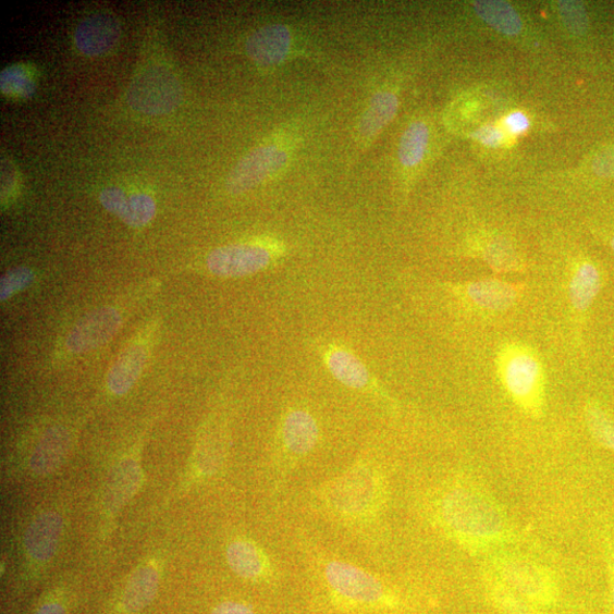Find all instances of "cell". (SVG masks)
Instances as JSON below:
<instances>
[{
    "instance_id": "1",
    "label": "cell",
    "mask_w": 614,
    "mask_h": 614,
    "mask_svg": "<svg viewBox=\"0 0 614 614\" xmlns=\"http://www.w3.org/2000/svg\"><path fill=\"white\" fill-rule=\"evenodd\" d=\"M439 518L452 539L471 551L511 541L514 531L500 506L472 486H455L439 504Z\"/></svg>"
},
{
    "instance_id": "2",
    "label": "cell",
    "mask_w": 614,
    "mask_h": 614,
    "mask_svg": "<svg viewBox=\"0 0 614 614\" xmlns=\"http://www.w3.org/2000/svg\"><path fill=\"white\" fill-rule=\"evenodd\" d=\"M496 371L508 397L526 415L540 418L545 406V372L541 357L521 343H507L496 355Z\"/></svg>"
},
{
    "instance_id": "3",
    "label": "cell",
    "mask_w": 614,
    "mask_h": 614,
    "mask_svg": "<svg viewBox=\"0 0 614 614\" xmlns=\"http://www.w3.org/2000/svg\"><path fill=\"white\" fill-rule=\"evenodd\" d=\"M382 483L371 468L361 466L345 472L329 486L327 502L344 518H366L374 514L382 500Z\"/></svg>"
},
{
    "instance_id": "4",
    "label": "cell",
    "mask_w": 614,
    "mask_h": 614,
    "mask_svg": "<svg viewBox=\"0 0 614 614\" xmlns=\"http://www.w3.org/2000/svg\"><path fill=\"white\" fill-rule=\"evenodd\" d=\"M285 254V245L271 238L233 244L213 249L208 256L207 267L219 278H243L267 270Z\"/></svg>"
},
{
    "instance_id": "5",
    "label": "cell",
    "mask_w": 614,
    "mask_h": 614,
    "mask_svg": "<svg viewBox=\"0 0 614 614\" xmlns=\"http://www.w3.org/2000/svg\"><path fill=\"white\" fill-rule=\"evenodd\" d=\"M324 576L332 591L355 604L381 606L392 603L385 585L352 563L330 561L324 567Z\"/></svg>"
},
{
    "instance_id": "6",
    "label": "cell",
    "mask_w": 614,
    "mask_h": 614,
    "mask_svg": "<svg viewBox=\"0 0 614 614\" xmlns=\"http://www.w3.org/2000/svg\"><path fill=\"white\" fill-rule=\"evenodd\" d=\"M492 565L511 590L542 603L553 599V578L540 563L517 554H501L493 557Z\"/></svg>"
},
{
    "instance_id": "7",
    "label": "cell",
    "mask_w": 614,
    "mask_h": 614,
    "mask_svg": "<svg viewBox=\"0 0 614 614\" xmlns=\"http://www.w3.org/2000/svg\"><path fill=\"white\" fill-rule=\"evenodd\" d=\"M317 352L328 371L344 386L389 403L392 402L388 392L383 390L361 358L349 348L343 344L324 341L317 343Z\"/></svg>"
},
{
    "instance_id": "8",
    "label": "cell",
    "mask_w": 614,
    "mask_h": 614,
    "mask_svg": "<svg viewBox=\"0 0 614 614\" xmlns=\"http://www.w3.org/2000/svg\"><path fill=\"white\" fill-rule=\"evenodd\" d=\"M320 428L310 412L291 407L281 417L278 429V454L280 467L288 470L309 455L318 445Z\"/></svg>"
},
{
    "instance_id": "9",
    "label": "cell",
    "mask_w": 614,
    "mask_h": 614,
    "mask_svg": "<svg viewBox=\"0 0 614 614\" xmlns=\"http://www.w3.org/2000/svg\"><path fill=\"white\" fill-rule=\"evenodd\" d=\"M181 100V84L163 67H152L143 72L127 93V101L132 108L151 115L173 111Z\"/></svg>"
},
{
    "instance_id": "10",
    "label": "cell",
    "mask_w": 614,
    "mask_h": 614,
    "mask_svg": "<svg viewBox=\"0 0 614 614\" xmlns=\"http://www.w3.org/2000/svg\"><path fill=\"white\" fill-rule=\"evenodd\" d=\"M447 290L469 309L480 314H502L515 306L526 286L500 279H480L449 284Z\"/></svg>"
},
{
    "instance_id": "11",
    "label": "cell",
    "mask_w": 614,
    "mask_h": 614,
    "mask_svg": "<svg viewBox=\"0 0 614 614\" xmlns=\"http://www.w3.org/2000/svg\"><path fill=\"white\" fill-rule=\"evenodd\" d=\"M290 162L288 150L277 144H267L250 150L228 175L229 194L241 195L263 184Z\"/></svg>"
},
{
    "instance_id": "12",
    "label": "cell",
    "mask_w": 614,
    "mask_h": 614,
    "mask_svg": "<svg viewBox=\"0 0 614 614\" xmlns=\"http://www.w3.org/2000/svg\"><path fill=\"white\" fill-rule=\"evenodd\" d=\"M121 324L122 316L114 307H101L71 329L66 347L74 354L91 352L113 339Z\"/></svg>"
},
{
    "instance_id": "13",
    "label": "cell",
    "mask_w": 614,
    "mask_h": 614,
    "mask_svg": "<svg viewBox=\"0 0 614 614\" xmlns=\"http://www.w3.org/2000/svg\"><path fill=\"white\" fill-rule=\"evenodd\" d=\"M292 33L285 24H269L256 30L246 41L248 58L262 67L283 63L292 47Z\"/></svg>"
},
{
    "instance_id": "14",
    "label": "cell",
    "mask_w": 614,
    "mask_h": 614,
    "mask_svg": "<svg viewBox=\"0 0 614 614\" xmlns=\"http://www.w3.org/2000/svg\"><path fill=\"white\" fill-rule=\"evenodd\" d=\"M121 27L110 14H94L81 22L74 34V42L83 54L100 57L110 51L119 41Z\"/></svg>"
},
{
    "instance_id": "15",
    "label": "cell",
    "mask_w": 614,
    "mask_h": 614,
    "mask_svg": "<svg viewBox=\"0 0 614 614\" xmlns=\"http://www.w3.org/2000/svg\"><path fill=\"white\" fill-rule=\"evenodd\" d=\"M99 200L106 210L133 228L148 224L157 213L156 200L143 193L127 196L121 189L110 187L100 193Z\"/></svg>"
},
{
    "instance_id": "16",
    "label": "cell",
    "mask_w": 614,
    "mask_h": 614,
    "mask_svg": "<svg viewBox=\"0 0 614 614\" xmlns=\"http://www.w3.org/2000/svg\"><path fill=\"white\" fill-rule=\"evenodd\" d=\"M62 532V517L53 511L44 512L25 531V551L35 561L46 562L57 553Z\"/></svg>"
},
{
    "instance_id": "17",
    "label": "cell",
    "mask_w": 614,
    "mask_h": 614,
    "mask_svg": "<svg viewBox=\"0 0 614 614\" xmlns=\"http://www.w3.org/2000/svg\"><path fill=\"white\" fill-rule=\"evenodd\" d=\"M603 286L600 269L592 262L577 263L569 278V300L574 311L584 316L591 309Z\"/></svg>"
},
{
    "instance_id": "18",
    "label": "cell",
    "mask_w": 614,
    "mask_h": 614,
    "mask_svg": "<svg viewBox=\"0 0 614 614\" xmlns=\"http://www.w3.org/2000/svg\"><path fill=\"white\" fill-rule=\"evenodd\" d=\"M229 567L240 577L248 580H260L271 575L268 557L253 542L237 540L226 549Z\"/></svg>"
},
{
    "instance_id": "19",
    "label": "cell",
    "mask_w": 614,
    "mask_h": 614,
    "mask_svg": "<svg viewBox=\"0 0 614 614\" xmlns=\"http://www.w3.org/2000/svg\"><path fill=\"white\" fill-rule=\"evenodd\" d=\"M147 360V351L142 344L127 346L116 358L108 374V388L118 396L125 395L139 379Z\"/></svg>"
},
{
    "instance_id": "20",
    "label": "cell",
    "mask_w": 614,
    "mask_h": 614,
    "mask_svg": "<svg viewBox=\"0 0 614 614\" xmlns=\"http://www.w3.org/2000/svg\"><path fill=\"white\" fill-rule=\"evenodd\" d=\"M71 437L63 427L49 429L37 444L30 458V468L36 475L53 472L69 453Z\"/></svg>"
},
{
    "instance_id": "21",
    "label": "cell",
    "mask_w": 614,
    "mask_h": 614,
    "mask_svg": "<svg viewBox=\"0 0 614 614\" xmlns=\"http://www.w3.org/2000/svg\"><path fill=\"white\" fill-rule=\"evenodd\" d=\"M398 108V97L394 93L388 90L377 93L358 124L357 135L360 140L374 139L393 121Z\"/></svg>"
},
{
    "instance_id": "22",
    "label": "cell",
    "mask_w": 614,
    "mask_h": 614,
    "mask_svg": "<svg viewBox=\"0 0 614 614\" xmlns=\"http://www.w3.org/2000/svg\"><path fill=\"white\" fill-rule=\"evenodd\" d=\"M159 573L151 566L137 569L125 586L122 605L127 614L143 611L156 598L159 591Z\"/></svg>"
},
{
    "instance_id": "23",
    "label": "cell",
    "mask_w": 614,
    "mask_h": 614,
    "mask_svg": "<svg viewBox=\"0 0 614 614\" xmlns=\"http://www.w3.org/2000/svg\"><path fill=\"white\" fill-rule=\"evenodd\" d=\"M474 10L496 32L506 36H516L523 30V20L518 12L505 2L479 0L474 2Z\"/></svg>"
},
{
    "instance_id": "24",
    "label": "cell",
    "mask_w": 614,
    "mask_h": 614,
    "mask_svg": "<svg viewBox=\"0 0 614 614\" xmlns=\"http://www.w3.org/2000/svg\"><path fill=\"white\" fill-rule=\"evenodd\" d=\"M142 472L134 459H125L111 475L108 500L112 506L120 507L130 501L139 489Z\"/></svg>"
},
{
    "instance_id": "25",
    "label": "cell",
    "mask_w": 614,
    "mask_h": 614,
    "mask_svg": "<svg viewBox=\"0 0 614 614\" xmlns=\"http://www.w3.org/2000/svg\"><path fill=\"white\" fill-rule=\"evenodd\" d=\"M429 144V130L423 121H416L407 126L398 146V160L404 168L419 165Z\"/></svg>"
},
{
    "instance_id": "26",
    "label": "cell",
    "mask_w": 614,
    "mask_h": 614,
    "mask_svg": "<svg viewBox=\"0 0 614 614\" xmlns=\"http://www.w3.org/2000/svg\"><path fill=\"white\" fill-rule=\"evenodd\" d=\"M480 256L498 273L520 272L525 269L520 256L502 240L489 241L482 247Z\"/></svg>"
},
{
    "instance_id": "27",
    "label": "cell",
    "mask_w": 614,
    "mask_h": 614,
    "mask_svg": "<svg viewBox=\"0 0 614 614\" xmlns=\"http://www.w3.org/2000/svg\"><path fill=\"white\" fill-rule=\"evenodd\" d=\"M584 415L593 439L601 446L614 453V419L594 402H588L585 405Z\"/></svg>"
},
{
    "instance_id": "28",
    "label": "cell",
    "mask_w": 614,
    "mask_h": 614,
    "mask_svg": "<svg viewBox=\"0 0 614 614\" xmlns=\"http://www.w3.org/2000/svg\"><path fill=\"white\" fill-rule=\"evenodd\" d=\"M34 278V272L28 268H16L5 273L0 280V300L5 302L27 288Z\"/></svg>"
},
{
    "instance_id": "29",
    "label": "cell",
    "mask_w": 614,
    "mask_h": 614,
    "mask_svg": "<svg viewBox=\"0 0 614 614\" xmlns=\"http://www.w3.org/2000/svg\"><path fill=\"white\" fill-rule=\"evenodd\" d=\"M557 10L566 28L574 35L581 36L588 29V17L584 7L578 2H563L557 3Z\"/></svg>"
},
{
    "instance_id": "30",
    "label": "cell",
    "mask_w": 614,
    "mask_h": 614,
    "mask_svg": "<svg viewBox=\"0 0 614 614\" xmlns=\"http://www.w3.org/2000/svg\"><path fill=\"white\" fill-rule=\"evenodd\" d=\"M0 84L8 95L30 96L34 93V83L28 74L17 67L4 70Z\"/></svg>"
},
{
    "instance_id": "31",
    "label": "cell",
    "mask_w": 614,
    "mask_h": 614,
    "mask_svg": "<svg viewBox=\"0 0 614 614\" xmlns=\"http://www.w3.org/2000/svg\"><path fill=\"white\" fill-rule=\"evenodd\" d=\"M490 582L493 586L499 604H501L506 614H532L527 604L515 595L514 591L501 579L491 576Z\"/></svg>"
},
{
    "instance_id": "32",
    "label": "cell",
    "mask_w": 614,
    "mask_h": 614,
    "mask_svg": "<svg viewBox=\"0 0 614 614\" xmlns=\"http://www.w3.org/2000/svg\"><path fill=\"white\" fill-rule=\"evenodd\" d=\"M593 171L601 177L614 176V145L601 150L593 161Z\"/></svg>"
},
{
    "instance_id": "33",
    "label": "cell",
    "mask_w": 614,
    "mask_h": 614,
    "mask_svg": "<svg viewBox=\"0 0 614 614\" xmlns=\"http://www.w3.org/2000/svg\"><path fill=\"white\" fill-rule=\"evenodd\" d=\"M472 137L489 147H500L504 142L503 132L494 125H484L472 133Z\"/></svg>"
},
{
    "instance_id": "34",
    "label": "cell",
    "mask_w": 614,
    "mask_h": 614,
    "mask_svg": "<svg viewBox=\"0 0 614 614\" xmlns=\"http://www.w3.org/2000/svg\"><path fill=\"white\" fill-rule=\"evenodd\" d=\"M505 125L511 134L519 135L528 131L530 122L524 113L514 112L505 119Z\"/></svg>"
},
{
    "instance_id": "35",
    "label": "cell",
    "mask_w": 614,
    "mask_h": 614,
    "mask_svg": "<svg viewBox=\"0 0 614 614\" xmlns=\"http://www.w3.org/2000/svg\"><path fill=\"white\" fill-rule=\"evenodd\" d=\"M212 614H255V612L243 603L223 602L214 607Z\"/></svg>"
},
{
    "instance_id": "36",
    "label": "cell",
    "mask_w": 614,
    "mask_h": 614,
    "mask_svg": "<svg viewBox=\"0 0 614 614\" xmlns=\"http://www.w3.org/2000/svg\"><path fill=\"white\" fill-rule=\"evenodd\" d=\"M36 614H66L65 609L58 602H48L40 606Z\"/></svg>"
},
{
    "instance_id": "37",
    "label": "cell",
    "mask_w": 614,
    "mask_h": 614,
    "mask_svg": "<svg viewBox=\"0 0 614 614\" xmlns=\"http://www.w3.org/2000/svg\"><path fill=\"white\" fill-rule=\"evenodd\" d=\"M607 565H609V570H610V576H611L612 600H613V606H614V553H611L609 555Z\"/></svg>"
},
{
    "instance_id": "38",
    "label": "cell",
    "mask_w": 614,
    "mask_h": 614,
    "mask_svg": "<svg viewBox=\"0 0 614 614\" xmlns=\"http://www.w3.org/2000/svg\"><path fill=\"white\" fill-rule=\"evenodd\" d=\"M611 247H612V249L614 250V237H613L612 241H611Z\"/></svg>"
}]
</instances>
